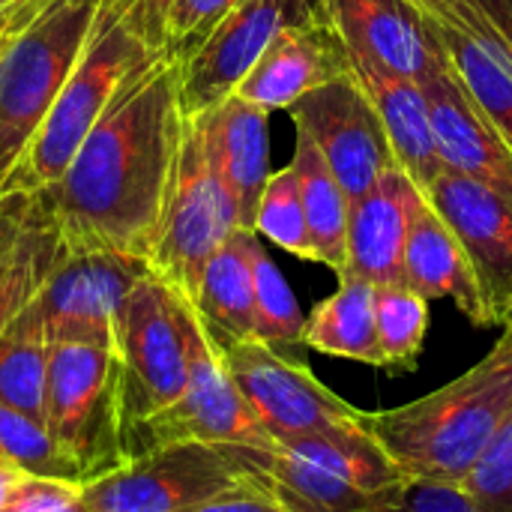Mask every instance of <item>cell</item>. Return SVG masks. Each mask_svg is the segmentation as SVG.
I'll list each match as a JSON object with an SVG mask.
<instances>
[{
	"label": "cell",
	"mask_w": 512,
	"mask_h": 512,
	"mask_svg": "<svg viewBox=\"0 0 512 512\" xmlns=\"http://www.w3.org/2000/svg\"><path fill=\"white\" fill-rule=\"evenodd\" d=\"M120 363V402L126 426V462L138 432L180 402L186 390V342L174 294L147 273L129 294L114 333Z\"/></svg>",
	"instance_id": "9c48e42d"
},
{
	"label": "cell",
	"mask_w": 512,
	"mask_h": 512,
	"mask_svg": "<svg viewBox=\"0 0 512 512\" xmlns=\"http://www.w3.org/2000/svg\"><path fill=\"white\" fill-rule=\"evenodd\" d=\"M99 0H24L0 30V189L78 66Z\"/></svg>",
	"instance_id": "277c9868"
},
{
	"label": "cell",
	"mask_w": 512,
	"mask_h": 512,
	"mask_svg": "<svg viewBox=\"0 0 512 512\" xmlns=\"http://www.w3.org/2000/svg\"><path fill=\"white\" fill-rule=\"evenodd\" d=\"M174 0H99V12L126 27L147 51H165Z\"/></svg>",
	"instance_id": "d590c367"
},
{
	"label": "cell",
	"mask_w": 512,
	"mask_h": 512,
	"mask_svg": "<svg viewBox=\"0 0 512 512\" xmlns=\"http://www.w3.org/2000/svg\"><path fill=\"white\" fill-rule=\"evenodd\" d=\"M48 330L36 297L0 330V405L45 423Z\"/></svg>",
	"instance_id": "83f0119b"
},
{
	"label": "cell",
	"mask_w": 512,
	"mask_h": 512,
	"mask_svg": "<svg viewBox=\"0 0 512 512\" xmlns=\"http://www.w3.org/2000/svg\"><path fill=\"white\" fill-rule=\"evenodd\" d=\"M255 234L267 237L270 243H276L279 249L297 258L315 261V249H312V237H309V225L303 213V198H300V183L291 165L270 171L267 186L258 201V213H255Z\"/></svg>",
	"instance_id": "1f68e13d"
},
{
	"label": "cell",
	"mask_w": 512,
	"mask_h": 512,
	"mask_svg": "<svg viewBox=\"0 0 512 512\" xmlns=\"http://www.w3.org/2000/svg\"><path fill=\"white\" fill-rule=\"evenodd\" d=\"M0 512H87L84 486L66 480L21 477Z\"/></svg>",
	"instance_id": "8d00e7d4"
},
{
	"label": "cell",
	"mask_w": 512,
	"mask_h": 512,
	"mask_svg": "<svg viewBox=\"0 0 512 512\" xmlns=\"http://www.w3.org/2000/svg\"><path fill=\"white\" fill-rule=\"evenodd\" d=\"M21 477H27V474H21L18 468H12L9 462L0 459V510H3V504L9 501V495H12V489L18 486Z\"/></svg>",
	"instance_id": "ab89813d"
},
{
	"label": "cell",
	"mask_w": 512,
	"mask_h": 512,
	"mask_svg": "<svg viewBox=\"0 0 512 512\" xmlns=\"http://www.w3.org/2000/svg\"><path fill=\"white\" fill-rule=\"evenodd\" d=\"M150 273L147 261L114 252H66L42 282L36 303L48 342H96L114 348L117 318L132 288Z\"/></svg>",
	"instance_id": "5bb4252c"
},
{
	"label": "cell",
	"mask_w": 512,
	"mask_h": 512,
	"mask_svg": "<svg viewBox=\"0 0 512 512\" xmlns=\"http://www.w3.org/2000/svg\"><path fill=\"white\" fill-rule=\"evenodd\" d=\"M447 69L512 150V48L468 0H414Z\"/></svg>",
	"instance_id": "2e32d148"
},
{
	"label": "cell",
	"mask_w": 512,
	"mask_h": 512,
	"mask_svg": "<svg viewBox=\"0 0 512 512\" xmlns=\"http://www.w3.org/2000/svg\"><path fill=\"white\" fill-rule=\"evenodd\" d=\"M237 228V210L210 159L201 120L186 117L174 189L147 267L168 291L195 303L207 261Z\"/></svg>",
	"instance_id": "ba28073f"
},
{
	"label": "cell",
	"mask_w": 512,
	"mask_h": 512,
	"mask_svg": "<svg viewBox=\"0 0 512 512\" xmlns=\"http://www.w3.org/2000/svg\"><path fill=\"white\" fill-rule=\"evenodd\" d=\"M222 450L243 483L288 512H378L405 480L366 426Z\"/></svg>",
	"instance_id": "3957f363"
},
{
	"label": "cell",
	"mask_w": 512,
	"mask_h": 512,
	"mask_svg": "<svg viewBox=\"0 0 512 512\" xmlns=\"http://www.w3.org/2000/svg\"><path fill=\"white\" fill-rule=\"evenodd\" d=\"M426 204L420 186L393 165L381 180L351 201L348 213V267L342 276H357L378 285H405V240L411 219Z\"/></svg>",
	"instance_id": "ac0fdd59"
},
{
	"label": "cell",
	"mask_w": 512,
	"mask_h": 512,
	"mask_svg": "<svg viewBox=\"0 0 512 512\" xmlns=\"http://www.w3.org/2000/svg\"><path fill=\"white\" fill-rule=\"evenodd\" d=\"M327 18L324 0H240L213 33L180 60L183 114L195 117L234 93L261 51L294 24Z\"/></svg>",
	"instance_id": "7c38bea8"
},
{
	"label": "cell",
	"mask_w": 512,
	"mask_h": 512,
	"mask_svg": "<svg viewBox=\"0 0 512 512\" xmlns=\"http://www.w3.org/2000/svg\"><path fill=\"white\" fill-rule=\"evenodd\" d=\"M174 294V291H171ZM177 321L186 342V390L177 405L153 417L135 438L132 459L162 444H213V447H267L273 438L234 384L222 351L201 312L174 294Z\"/></svg>",
	"instance_id": "52a82bcc"
},
{
	"label": "cell",
	"mask_w": 512,
	"mask_h": 512,
	"mask_svg": "<svg viewBox=\"0 0 512 512\" xmlns=\"http://www.w3.org/2000/svg\"><path fill=\"white\" fill-rule=\"evenodd\" d=\"M288 111L294 129L321 150L348 201L366 195L396 165L384 123L351 72L300 96Z\"/></svg>",
	"instance_id": "4fadbf2b"
},
{
	"label": "cell",
	"mask_w": 512,
	"mask_h": 512,
	"mask_svg": "<svg viewBox=\"0 0 512 512\" xmlns=\"http://www.w3.org/2000/svg\"><path fill=\"white\" fill-rule=\"evenodd\" d=\"M183 512H288L285 507H279L270 495H264L261 489L249 486V483H240L216 498H207L195 507Z\"/></svg>",
	"instance_id": "74e56055"
},
{
	"label": "cell",
	"mask_w": 512,
	"mask_h": 512,
	"mask_svg": "<svg viewBox=\"0 0 512 512\" xmlns=\"http://www.w3.org/2000/svg\"><path fill=\"white\" fill-rule=\"evenodd\" d=\"M237 3L240 0H174L168 12L165 51L177 60L189 57Z\"/></svg>",
	"instance_id": "836d02e7"
},
{
	"label": "cell",
	"mask_w": 512,
	"mask_h": 512,
	"mask_svg": "<svg viewBox=\"0 0 512 512\" xmlns=\"http://www.w3.org/2000/svg\"><path fill=\"white\" fill-rule=\"evenodd\" d=\"M204 129L210 159L234 201L243 231H255V213L270 177V111L225 96L204 114H195Z\"/></svg>",
	"instance_id": "44dd1931"
},
{
	"label": "cell",
	"mask_w": 512,
	"mask_h": 512,
	"mask_svg": "<svg viewBox=\"0 0 512 512\" xmlns=\"http://www.w3.org/2000/svg\"><path fill=\"white\" fill-rule=\"evenodd\" d=\"M255 231L237 228L219 252L207 261L195 297V309L216 336L225 339H255L252 312V243Z\"/></svg>",
	"instance_id": "484cf974"
},
{
	"label": "cell",
	"mask_w": 512,
	"mask_h": 512,
	"mask_svg": "<svg viewBox=\"0 0 512 512\" xmlns=\"http://www.w3.org/2000/svg\"><path fill=\"white\" fill-rule=\"evenodd\" d=\"M510 414L512 321L495 348L450 384L366 414V432L405 477L465 483Z\"/></svg>",
	"instance_id": "7a4b0ae2"
},
{
	"label": "cell",
	"mask_w": 512,
	"mask_h": 512,
	"mask_svg": "<svg viewBox=\"0 0 512 512\" xmlns=\"http://www.w3.org/2000/svg\"><path fill=\"white\" fill-rule=\"evenodd\" d=\"M303 345L381 369V345L375 324V285L357 276H339V288L321 300L303 324Z\"/></svg>",
	"instance_id": "d4e9b609"
},
{
	"label": "cell",
	"mask_w": 512,
	"mask_h": 512,
	"mask_svg": "<svg viewBox=\"0 0 512 512\" xmlns=\"http://www.w3.org/2000/svg\"><path fill=\"white\" fill-rule=\"evenodd\" d=\"M45 426L60 450L93 483L126 462L120 363L96 342H51L45 381Z\"/></svg>",
	"instance_id": "8992f818"
},
{
	"label": "cell",
	"mask_w": 512,
	"mask_h": 512,
	"mask_svg": "<svg viewBox=\"0 0 512 512\" xmlns=\"http://www.w3.org/2000/svg\"><path fill=\"white\" fill-rule=\"evenodd\" d=\"M420 87L429 99L435 147L444 171L471 177L512 198V150L462 90L447 63Z\"/></svg>",
	"instance_id": "ffe728a7"
},
{
	"label": "cell",
	"mask_w": 512,
	"mask_h": 512,
	"mask_svg": "<svg viewBox=\"0 0 512 512\" xmlns=\"http://www.w3.org/2000/svg\"><path fill=\"white\" fill-rule=\"evenodd\" d=\"M291 168H294L297 183H300V198H303V213H306L315 261L330 267L336 276H342L348 267L351 201L342 192L333 171L327 168L321 150L300 129H297V147H294Z\"/></svg>",
	"instance_id": "4316f807"
},
{
	"label": "cell",
	"mask_w": 512,
	"mask_h": 512,
	"mask_svg": "<svg viewBox=\"0 0 512 512\" xmlns=\"http://www.w3.org/2000/svg\"><path fill=\"white\" fill-rule=\"evenodd\" d=\"M378 512H486L462 483L405 477Z\"/></svg>",
	"instance_id": "e575fe53"
},
{
	"label": "cell",
	"mask_w": 512,
	"mask_h": 512,
	"mask_svg": "<svg viewBox=\"0 0 512 512\" xmlns=\"http://www.w3.org/2000/svg\"><path fill=\"white\" fill-rule=\"evenodd\" d=\"M180 60H141L90 129L63 177L39 192L66 252L150 261L183 144Z\"/></svg>",
	"instance_id": "6da1fadb"
},
{
	"label": "cell",
	"mask_w": 512,
	"mask_h": 512,
	"mask_svg": "<svg viewBox=\"0 0 512 512\" xmlns=\"http://www.w3.org/2000/svg\"><path fill=\"white\" fill-rule=\"evenodd\" d=\"M0 459L27 477L66 480L84 486L78 465L60 450L51 429L42 420L9 405H0Z\"/></svg>",
	"instance_id": "f546056e"
},
{
	"label": "cell",
	"mask_w": 512,
	"mask_h": 512,
	"mask_svg": "<svg viewBox=\"0 0 512 512\" xmlns=\"http://www.w3.org/2000/svg\"><path fill=\"white\" fill-rule=\"evenodd\" d=\"M348 66L384 123L396 165L420 186V192H426V186L444 171V165L438 159L429 99L423 87L372 63L348 60Z\"/></svg>",
	"instance_id": "7402d4cb"
},
{
	"label": "cell",
	"mask_w": 512,
	"mask_h": 512,
	"mask_svg": "<svg viewBox=\"0 0 512 512\" xmlns=\"http://www.w3.org/2000/svg\"><path fill=\"white\" fill-rule=\"evenodd\" d=\"M468 3L512 48V0H468Z\"/></svg>",
	"instance_id": "f35d334b"
},
{
	"label": "cell",
	"mask_w": 512,
	"mask_h": 512,
	"mask_svg": "<svg viewBox=\"0 0 512 512\" xmlns=\"http://www.w3.org/2000/svg\"><path fill=\"white\" fill-rule=\"evenodd\" d=\"M21 3H24V0H21ZM15 6H18V3H15ZM15 6H6V9H0V30H3V24H6V18H9V12H12Z\"/></svg>",
	"instance_id": "60d3db41"
},
{
	"label": "cell",
	"mask_w": 512,
	"mask_h": 512,
	"mask_svg": "<svg viewBox=\"0 0 512 512\" xmlns=\"http://www.w3.org/2000/svg\"><path fill=\"white\" fill-rule=\"evenodd\" d=\"M348 60L372 63L399 78L426 84L444 54L414 0H324Z\"/></svg>",
	"instance_id": "e0dca14e"
},
{
	"label": "cell",
	"mask_w": 512,
	"mask_h": 512,
	"mask_svg": "<svg viewBox=\"0 0 512 512\" xmlns=\"http://www.w3.org/2000/svg\"><path fill=\"white\" fill-rule=\"evenodd\" d=\"M375 324L381 345V369L414 372L429 333V300L408 285L375 288Z\"/></svg>",
	"instance_id": "f1b7e54d"
},
{
	"label": "cell",
	"mask_w": 512,
	"mask_h": 512,
	"mask_svg": "<svg viewBox=\"0 0 512 512\" xmlns=\"http://www.w3.org/2000/svg\"><path fill=\"white\" fill-rule=\"evenodd\" d=\"M462 486L486 512H512V414Z\"/></svg>",
	"instance_id": "d6a6232c"
},
{
	"label": "cell",
	"mask_w": 512,
	"mask_h": 512,
	"mask_svg": "<svg viewBox=\"0 0 512 512\" xmlns=\"http://www.w3.org/2000/svg\"><path fill=\"white\" fill-rule=\"evenodd\" d=\"M150 54L162 51H147L126 27L96 12V27L78 66L66 78L15 171L6 177L0 198H24L51 189L111 105L123 78Z\"/></svg>",
	"instance_id": "5b68a950"
},
{
	"label": "cell",
	"mask_w": 512,
	"mask_h": 512,
	"mask_svg": "<svg viewBox=\"0 0 512 512\" xmlns=\"http://www.w3.org/2000/svg\"><path fill=\"white\" fill-rule=\"evenodd\" d=\"M252 312H255V339L270 348H297L303 345V312L285 282L282 270L264 252L261 240L252 243Z\"/></svg>",
	"instance_id": "4dcf8cb0"
},
{
	"label": "cell",
	"mask_w": 512,
	"mask_h": 512,
	"mask_svg": "<svg viewBox=\"0 0 512 512\" xmlns=\"http://www.w3.org/2000/svg\"><path fill=\"white\" fill-rule=\"evenodd\" d=\"M423 195L468 255L486 327H507L512 321V198L453 171H441Z\"/></svg>",
	"instance_id": "9a60e30c"
},
{
	"label": "cell",
	"mask_w": 512,
	"mask_h": 512,
	"mask_svg": "<svg viewBox=\"0 0 512 512\" xmlns=\"http://www.w3.org/2000/svg\"><path fill=\"white\" fill-rule=\"evenodd\" d=\"M60 255L57 228L39 195L0 204V330L39 294Z\"/></svg>",
	"instance_id": "603a6c76"
},
{
	"label": "cell",
	"mask_w": 512,
	"mask_h": 512,
	"mask_svg": "<svg viewBox=\"0 0 512 512\" xmlns=\"http://www.w3.org/2000/svg\"><path fill=\"white\" fill-rule=\"evenodd\" d=\"M15 3H21V0H0V9H6V6H15Z\"/></svg>",
	"instance_id": "b9f144b4"
},
{
	"label": "cell",
	"mask_w": 512,
	"mask_h": 512,
	"mask_svg": "<svg viewBox=\"0 0 512 512\" xmlns=\"http://www.w3.org/2000/svg\"><path fill=\"white\" fill-rule=\"evenodd\" d=\"M213 339L234 384L273 441L366 426V411L324 387L309 366L282 357L258 339H225L216 333Z\"/></svg>",
	"instance_id": "30bf717a"
},
{
	"label": "cell",
	"mask_w": 512,
	"mask_h": 512,
	"mask_svg": "<svg viewBox=\"0 0 512 512\" xmlns=\"http://www.w3.org/2000/svg\"><path fill=\"white\" fill-rule=\"evenodd\" d=\"M240 483L243 477L222 447L162 444L84 483V507L87 512H183Z\"/></svg>",
	"instance_id": "8fae6325"
},
{
	"label": "cell",
	"mask_w": 512,
	"mask_h": 512,
	"mask_svg": "<svg viewBox=\"0 0 512 512\" xmlns=\"http://www.w3.org/2000/svg\"><path fill=\"white\" fill-rule=\"evenodd\" d=\"M405 285L426 300H453L468 321L486 327V309L468 255L429 201L417 210L408 228Z\"/></svg>",
	"instance_id": "cb8c5ba5"
},
{
	"label": "cell",
	"mask_w": 512,
	"mask_h": 512,
	"mask_svg": "<svg viewBox=\"0 0 512 512\" xmlns=\"http://www.w3.org/2000/svg\"><path fill=\"white\" fill-rule=\"evenodd\" d=\"M351 72L348 51L327 18L285 27L252 63L234 93L264 111L291 108L315 87Z\"/></svg>",
	"instance_id": "d6986e66"
}]
</instances>
